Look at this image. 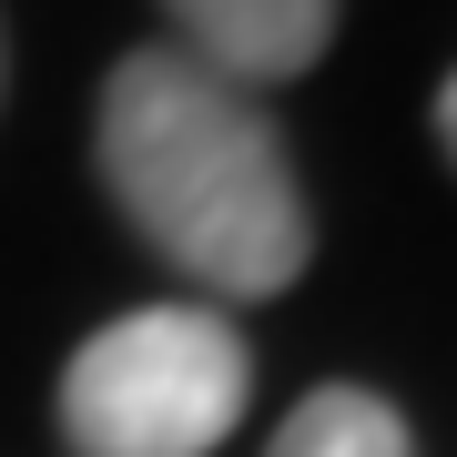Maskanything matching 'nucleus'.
Returning a JSON list of instances; mask_svg holds the SVG:
<instances>
[{"mask_svg":"<svg viewBox=\"0 0 457 457\" xmlns=\"http://www.w3.org/2000/svg\"><path fill=\"white\" fill-rule=\"evenodd\" d=\"M92 143H102V183L132 213V234L163 264H183L204 295L254 305V295H285L305 275V245H315L305 183H295L285 132L264 122V102L245 82L153 41L132 62H112Z\"/></svg>","mask_w":457,"mask_h":457,"instance_id":"1","label":"nucleus"},{"mask_svg":"<svg viewBox=\"0 0 457 457\" xmlns=\"http://www.w3.org/2000/svg\"><path fill=\"white\" fill-rule=\"evenodd\" d=\"M437 143L457 153V71H447V92H437Z\"/></svg>","mask_w":457,"mask_h":457,"instance_id":"5","label":"nucleus"},{"mask_svg":"<svg viewBox=\"0 0 457 457\" xmlns=\"http://www.w3.org/2000/svg\"><path fill=\"white\" fill-rule=\"evenodd\" d=\"M173 11V51L183 62H204V71H224V82H295V71H315L326 62V41H336V0H163Z\"/></svg>","mask_w":457,"mask_h":457,"instance_id":"3","label":"nucleus"},{"mask_svg":"<svg viewBox=\"0 0 457 457\" xmlns=\"http://www.w3.org/2000/svg\"><path fill=\"white\" fill-rule=\"evenodd\" d=\"M0 82H11V41H0Z\"/></svg>","mask_w":457,"mask_h":457,"instance_id":"6","label":"nucleus"},{"mask_svg":"<svg viewBox=\"0 0 457 457\" xmlns=\"http://www.w3.org/2000/svg\"><path fill=\"white\" fill-rule=\"evenodd\" d=\"M254 356L213 305H132L62 366V437L71 457H213L245 427Z\"/></svg>","mask_w":457,"mask_h":457,"instance_id":"2","label":"nucleus"},{"mask_svg":"<svg viewBox=\"0 0 457 457\" xmlns=\"http://www.w3.org/2000/svg\"><path fill=\"white\" fill-rule=\"evenodd\" d=\"M264 457H417V437H407V417L376 386H315L305 407L275 427Z\"/></svg>","mask_w":457,"mask_h":457,"instance_id":"4","label":"nucleus"}]
</instances>
